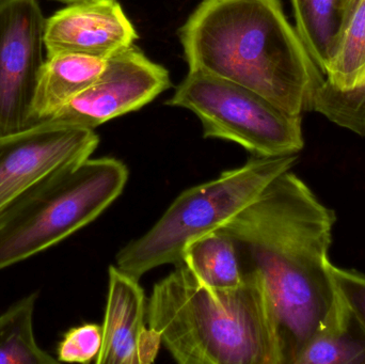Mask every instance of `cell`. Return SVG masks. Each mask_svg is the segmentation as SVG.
<instances>
[{
	"label": "cell",
	"instance_id": "1",
	"mask_svg": "<svg viewBox=\"0 0 365 364\" xmlns=\"http://www.w3.org/2000/svg\"><path fill=\"white\" fill-rule=\"evenodd\" d=\"M336 219L289 170L218 229L233 241L244 274L263 281L284 364L295 363L338 298L328 260Z\"/></svg>",
	"mask_w": 365,
	"mask_h": 364
},
{
	"label": "cell",
	"instance_id": "2",
	"mask_svg": "<svg viewBox=\"0 0 365 364\" xmlns=\"http://www.w3.org/2000/svg\"><path fill=\"white\" fill-rule=\"evenodd\" d=\"M179 36L191 72L244 85L289 115L312 111L326 77L280 0H203Z\"/></svg>",
	"mask_w": 365,
	"mask_h": 364
},
{
	"label": "cell",
	"instance_id": "3",
	"mask_svg": "<svg viewBox=\"0 0 365 364\" xmlns=\"http://www.w3.org/2000/svg\"><path fill=\"white\" fill-rule=\"evenodd\" d=\"M235 288L202 282L182 263L154 286L148 324L181 364H284L278 325L261 278Z\"/></svg>",
	"mask_w": 365,
	"mask_h": 364
},
{
	"label": "cell",
	"instance_id": "4",
	"mask_svg": "<svg viewBox=\"0 0 365 364\" xmlns=\"http://www.w3.org/2000/svg\"><path fill=\"white\" fill-rule=\"evenodd\" d=\"M128 180L121 160L89 157L36 182L0 219V271L91 224L121 196Z\"/></svg>",
	"mask_w": 365,
	"mask_h": 364
},
{
	"label": "cell",
	"instance_id": "5",
	"mask_svg": "<svg viewBox=\"0 0 365 364\" xmlns=\"http://www.w3.org/2000/svg\"><path fill=\"white\" fill-rule=\"evenodd\" d=\"M297 160V154L253 156L242 166L185 190L147 233L120 250L115 266L140 280L156 267L179 264L187 244L235 217Z\"/></svg>",
	"mask_w": 365,
	"mask_h": 364
},
{
	"label": "cell",
	"instance_id": "6",
	"mask_svg": "<svg viewBox=\"0 0 365 364\" xmlns=\"http://www.w3.org/2000/svg\"><path fill=\"white\" fill-rule=\"evenodd\" d=\"M166 104L195 113L205 138L237 143L257 157L295 155L304 149L302 115L227 79L189 71Z\"/></svg>",
	"mask_w": 365,
	"mask_h": 364
},
{
	"label": "cell",
	"instance_id": "7",
	"mask_svg": "<svg viewBox=\"0 0 365 364\" xmlns=\"http://www.w3.org/2000/svg\"><path fill=\"white\" fill-rule=\"evenodd\" d=\"M45 26L38 0H0V137L32 126Z\"/></svg>",
	"mask_w": 365,
	"mask_h": 364
},
{
	"label": "cell",
	"instance_id": "8",
	"mask_svg": "<svg viewBox=\"0 0 365 364\" xmlns=\"http://www.w3.org/2000/svg\"><path fill=\"white\" fill-rule=\"evenodd\" d=\"M170 87L168 70L132 46L108 58L98 78L46 122L94 130L139 110Z\"/></svg>",
	"mask_w": 365,
	"mask_h": 364
},
{
	"label": "cell",
	"instance_id": "9",
	"mask_svg": "<svg viewBox=\"0 0 365 364\" xmlns=\"http://www.w3.org/2000/svg\"><path fill=\"white\" fill-rule=\"evenodd\" d=\"M98 143L94 130L51 122L0 137V219L36 182L91 157Z\"/></svg>",
	"mask_w": 365,
	"mask_h": 364
},
{
	"label": "cell",
	"instance_id": "10",
	"mask_svg": "<svg viewBox=\"0 0 365 364\" xmlns=\"http://www.w3.org/2000/svg\"><path fill=\"white\" fill-rule=\"evenodd\" d=\"M138 33L117 0H79L46 19L47 56L71 53L108 59L134 46Z\"/></svg>",
	"mask_w": 365,
	"mask_h": 364
},
{
	"label": "cell",
	"instance_id": "11",
	"mask_svg": "<svg viewBox=\"0 0 365 364\" xmlns=\"http://www.w3.org/2000/svg\"><path fill=\"white\" fill-rule=\"evenodd\" d=\"M148 299L139 279L115 265L108 269V293L96 364H150L162 339L148 324Z\"/></svg>",
	"mask_w": 365,
	"mask_h": 364
},
{
	"label": "cell",
	"instance_id": "12",
	"mask_svg": "<svg viewBox=\"0 0 365 364\" xmlns=\"http://www.w3.org/2000/svg\"><path fill=\"white\" fill-rule=\"evenodd\" d=\"M106 60L81 53L46 56L32 105V126L48 121L88 89L102 74Z\"/></svg>",
	"mask_w": 365,
	"mask_h": 364
},
{
	"label": "cell",
	"instance_id": "13",
	"mask_svg": "<svg viewBox=\"0 0 365 364\" xmlns=\"http://www.w3.org/2000/svg\"><path fill=\"white\" fill-rule=\"evenodd\" d=\"M294 364H365V328L339 294Z\"/></svg>",
	"mask_w": 365,
	"mask_h": 364
},
{
	"label": "cell",
	"instance_id": "14",
	"mask_svg": "<svg viewBox=\"0 0 365 364\" xmlns=\"http://www.w3.org/2000/svg\"><path fill=\"white\" fill-rule=\"evenodd\" d=\"M181 263L212 288H238L246 279L233 241L220 230L187 244Z\"/></svg>",
	"mask_w": 365,
	"mask_h": 364
},
{
	"label": "cell",
	"instance_id": "15",
	"mask_svg": "<svg viewBox=\"0 0 365 364\" xmlns=\"http://www.w3.org/2000/svg\"><path fill=\"white\" fill-rule=\"evenodd\" d=\"M296 30L311 57L326 74L342 29L341 0H292Z\"/></svg>",
	"mask_w": 365,
	"mask_h": 364
},
{
	"label": "cell",
	"instance_id": "16",
	"mask_svg": "<svg viewBox=\"0 0 365 364\" xmlns=\"http://www.w3.org/2000/svg\"><path fill=\"white\" fill-rule=\"evenodd\" d=\"M36 301V294L29 295L0 316V364L58 363L36 343L34 331Z\"/></svg>",
	"mask_w": 365,
	"mask_h": 364
},
{
	"label": "cell",
	"instance_id": "17",
	"mask_svg": "<svg viewBox=\"0 0 365 364\" xmlns=\"http://www.w3.org/2000/svg\"><path fill=\"white\" fill-rule=\"evenodd\" d=\"M325 76L339 89H351L365 80V0H357L343 25Z\"/></svg>",
	"mask_w": 365,
	"mask_h": 364
},
{
	"label": "cell",
	"instance_id": "18",
	"mask_svg": "<svg viewBox=\"0 0 365 364\" xmlns=\"http://www.w3.org/2000/svg\"><path fill=\"white\" fill-rule=\"evenodd\" d=\"M312 111L332 123L365 137V80L351 89H339L324 81L315 94Z\"/></svg>",
	"mask_w": 365,
	"mask_h": 364
},
{
	"label": "cell",
	"instance_id": "19",
	"mask_svg": "<svg viewBox=\"0 0 365 364\" xmlns=\"http://www.w3.org/2000/svg\"><path fill=\"white\" fill-rule=\"evenodd\" d=\"M102 346V326L83 324L71 328L57 348L58 361L90 363L96 360Z\"/></svg>",
	"mask_w": 365,
	"mask_h": 364
},
{
	"label": "cell",
	"instance_id": "20",
	"mask_svg": "<svg viewBox=\"0 0 365 364\" xmlns=\"http://www.w3.org/2000/svg\"><path fill=\"white\" fill-rule=\"evenodd\" d=\"M330 274L339 296L351 308L365 328V275L330 264Z\"/></svg>",
	"mask_w": 365,
	"mask_h": 364
},
{
	"label": "cell",
	"instance_id": "21",
	"mask_svg": "<svg viewBox=\"0 0 365 364\" xmlns=\"http://www.w3.org/2000/svg\"><path fill=\"white\" fill-rule=\"evenodd\" d=\"M357 4V0H341V6H342L343 13V25H344L346 19H349V14L353 11L354 6ZM342 30V29H341Z\"/></svg>",
	"mask_w": 365,
	"mask_h": 364
},
{
	"label": "cell",
	"instance_id": "22",
	"mask_svg": "<svg viewBox=\"0 0 365 364\" xmlns=\"http://www.w3.org/2000/svg\"><path fill=\"white\" fill-rule=\"evenodd\" d=\"M53 1L63 2V4H72V2L79 1V0H53Z\"/></svg>",
	"mask_w": 365,
	"mask_h": 364
}]
</instances>
